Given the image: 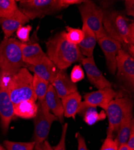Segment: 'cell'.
<instances>
[{
  "label": "cell",
  "mask_w": 134,
  "mask_h": 150,
  "mask_svg": "<svg viewBox=\"0 0 134 150\" xmlns=\"http://www.w3.org/2000/svg\"><path fill=\"white\" fill-rule=\"evenodd\" d=\"M51 85L61 99L77 91L76 83L72 82L64 70L58 69L55 78Z\"/></svg>",
  "instance_id": "obj_16"
},
{
  "label": "cell",
  "mask_w": 134,
  "mask_h": 150,
  "mask_svg": "<svg viewBox=\"0 0 134 150\" xmlns=\"http://www.w3.org/2000/svg\"><path fill=\"white\" fill-rule=\"evenodd\" d=\"M129 45H134V23L132 22L129 25L128 34Z\"/></svg>",
  "instance_id": "obj_34"
},
{
  "label": "cell",
  "mask_w": 134,
  "mask_h": 150,
  "mask_svg": "<svg viewBox=\"0 0 134 150\" xmlns=\"http://www.w3.org/2000/svg\"><path fill=\"white\" fill-rule=\"evenodd\" d=\"M27 69L37 76L52 84L57 75L58 69L48 57L41 63L36 65H28Z\"/></svg>",
  "instance_id": "obj_17"
},
{
  "label": "cell",
  "mask_w": 134,
  "mask_h": 150,
  "mask_svg": "<svg viewBox=\"0 0 134 150\" xmlns=\"http://www.w3.org/2000/svg\"><path fill=\"white\" fill-rule=\"evenodd\" d=\"M37 115L34 119V148L37 149L46 140L54 121L58 118L50 112L45 100L39 101Z\"/></svg>",
  "instance_id": "obj_8"
},
{
  "label": "cell",
  "mask_w": 134,
  "mask_h": 150,
  "mask_svg": "<svg viewBox=\"0 0 134 150\" xmlns=\"http://www.w3.org/2000/svg\"><path fill=\"white\" fill-rule=\"evenodd\" d=\"M38 112V105L31 100L22 101L14 105L15 115L22 118L30 119L35 118Z\"/></svg>",
  "instance_id": "obj_21"
},
{
  "label": "cell",
  "mask_w": 134,
  "mask_h": 150,
  "mask_svg": "<svg viewBox=\"0 0 134 150\" xmlns=\"http://www.w3.org/2000/svg\"><path fill=\"white\" fill-rule=\"evenodd\" d=\"M45 101L52 114L58 118L60 122L64 121V111L62 100L57 94L54 86L49 85L47 93L45 97Z\"/></svg>",
  "instance_id": "obj_18"
},
{
  "label": "cell",
  "mask_w": 134,
  "mask_h": 150,
  "mask_svg": "<svg viewBox=\"0 0 134 150\" xmlns=\"http://www.w3.org/2000/svg\"><path fill=\"white\" fill-rule=\"evenodd\" d=\"M118 150H130L129 147L127 146L126 144H123L120 145L118 148Z\"/></svg>",
  "instance_id": "obj_38"
},
{
  "label": "cell",
  "mask_w": 134,
  "mask_h": 150,
  "mask_svg": "<svg viewBox=\"0 0 134 150\" xmlns=\"http://www.w3.org/2000/svg\"><path fill=\"white\" fill-rule=\"evenodd\" d=\"M66 31H63L65 38L69 43L78 45L84 38V32L82 30L66 27Z\"/></svg>",
  "instance_id": "obj_26"
},
{
  "label": "cell",
  "mask_w": 134,
  "mask_h": 150,
  "mask_svg": "<svg viewBox=\"0 0 134 150\" xmlns=\"http://www.w3.org/2000/svg\"><path fill=\"white\" fill-rule=\"evenodd\" d=\"M103 10V26L106 34L120 42L126 51L129 45V19L121 11L109 8Z\"/></svg>",
  "instance_id": "obj_3"
},
{
  "label": "cell",
  "mask_w": 134,
  "mask_h": 150,
  "mask_svg": "<svg viewBox=\"0 0 134 150\" xmlns=\"http://www.w3.org/2000/svg\"><path fill=\"white\" fill-rule=\"evenodd\" d=\"M68 129V124L65 123L62 128V133L59 143L54 147H52L53 150H66V137Z\"/></svg>",
  "instance_id": "obj_30"
},
{
  "label": "cell",
  "mask_w": 134,
  "mask_h": 150,
  "mask_svg": "<svg viewBox=\"0 0 134 150\" xmlns=\"http://www.w3.org/2000/svg\"><path fill=\"white\" fill-rule=\"evenodd\" d=\"M126 14L128 16H134V1L133 0H126L125 1Z\"/></svg>",
  "instance_id": "obj_33"
},
{
  "label": "cell",
  "mask_w": 134,
  "mask_h": 150,
  "mask_svg": "<svg viewBox=\"0 0 134 150\" xmlns=\"http://www.w3.org/2000/svg\"><path fill=\"white\" fill-rule=\"evenodd\" d=\"M78 114H82L84 115V120L87 124L91 126L95 124L96 122L104 120L106 117V113L102 110L101 113H98L94 107H86V106H79Z\"/></svg>",
  "instance_id": "obj_23"
},
{
  "label": "cell",
  "mask_w": 134,
  "mask_h": 150,
  "mask_svg": "<svg viewBox=\"0 0 134 150\" xmlns=\"http://www.w3.org/2000/svg\"><path fill=\"white\" fill-rule=\"evenodd\" d=\"M4 150H6V149H4Z\"/></svg>",
  "instance_id": "obj_41"
},
{
  "label": "cell",
  "mask_w": 134,
  "mask_h": 150,
  "mask_svg": "<svg viewBox=\"0 0 134 150\" xmlns=\"http://www.w3.org/2000/svg\"><path fill=\"white\" fill-rule=\"evenodd\" d=\"M117 93L112 88H105L87 93L81 106L86 107L99 106L105 110L106 106L117 96Z\"/></svg>",
  "instance_id": "obj_11"
},
{
  "label": "cell",
  "mask_w": 134,
  "mask_h": 150,
  "mask_svg": "<svg viewBox=\"0 0 134 150\" xmlns=\"http://www.w3.org/2000/svg\"><path fill=\"white\" fill-rule=\"evenodd\" d=\"M46 45L48 57L59 70H65L73 63L84 58L79 46L66 40L63 31L53 36Z\"/></svg>",
  "instance_id": "obj_1"
},
{
  "label": "cell",
  "mask_w": 134,
  "mask_h": 150,
  "mask_svg": "<svg viewBox=\"0 0 134 150\" xmlns=\"http://www.w3.org/2000/svg\"><path fill=\"white\" fill-rule=\"evenodd\" d=\"M7 150H33L35 146V142H18L5 141L4 142Z\"/></svg>",
  "instance_id": "obj_27"
},
{
  "label": "cell",
  "mask_w": 134,
  "mask_h": 150,
  "mask_svg": "<svg viewBox=\"0 0 134 150\" xmlns=\"http://www.w3.org/2000/svg\"><path fill=\"white\" fill-rule=\"evenodd\" d=\"M70 79L75 83L82 81L84 78V72L79 65H75L72 69L70 74Z\"/></svg>",
  "instance_id": "obj_29"
},
{
  "label": "cell",
  "mask_w": 134,
  "mask_h": 150,
  "mask_svg": "<svg viewBox=\"0 0 134 150\" xmlns=\"http://www.w3.org/2000/svg\"><path fill=\"white\" fill-rule=\"evenodd\" d=\"M82 23L94 33L97 40L108 35L103 26V10L92 1H84L79 5Z\"/></svg>",
  "instance_id": "obj_7"
},
{
  "label": "cell",
  "mask_w": 134,
  "mask_h": 150,
  "mask_svg": "<svg viewBox=\"0 0 134 150\" xmlns=\"http://www.w3.org/2000/svg\"><path fill=\"white\" fill-rule=\"evenodd\" d=\"M81 99V96L78 91L62 98L65 117L75 119L82 102Z\"/></svg>",
  "instance_id": "obj_19"
},
{
  "label": "cell",
  "mask_w": 134,
  "mask_h": 150,
  "mask_svg": "<svg viewBox=\"0 0 134 150\" xmlns=\"http://www.w3.org/2000/svg\"><path fill=\"white\" fill-rule=\"evenodd\" d=\"M4 149H5L2 146H1V145H0V150H4Z\"/></svg>",
  "instance_id": "obj_40"
},
{
  "label": "cell",
  "mask_w": 134,
  "mask_h": 150,
  "mask_svg": "<svg viewBox=\"0 0 134 150\" xmlns=\"http://www.w3.org/2000/svg\"><path fill=\"white\" fill-rule=\"evenodd\" d=\"M21 42L15 38H7L0 44V70L7 75L13 74L23 67L21 49Z\"/></svg>",
  "instance_id": "obj_4"
},
{
  "label": "cell",
  "mask_w": 134,
  "mask_h": 150,
  "mask_svg": "<svg viewBox=\"0 0 134 150\" xmlns=\"http://www.w3.org/2000/svg\"><path fill=\"white\" fill-rule=\"evenodd\" d=\"M30 19L19 9L8 18L0 19V25L3 31L5 38H10L15 32L28 23Z\"/></svg>",
  "instance_id": "obj_15"
},
{
  "label": "cell",
  "mask_w": 134,
  "mask_h": 150,
  "mask_svg": "<svg viewBox=\"0 0 134 150\" xmlns=\"http://www.w3.org/2000/svg\"><path fill=\"white\" fill-rule=\"evenodd\" d=\"M21 49L22 60L26 66L40 64L48 58L38 43H21Z\"/></svg>",
  "instance_id": "obj_14"
},
{
  "label": "cell",
  "mask_w": 134,
  "mask_h": 150,
  "mask_svg": "<svg viewBox=\"0 0 134 150\" xmlns=\"http://www.w3.org/2000/svg\"><path fill=\"white\" fill-rule=\"evenodd\" d=\"M36 150H53V149L50 143L45 141Z\"/></svg>",
  "instance_id": "obj_37"
},
{
  "label": "cell",
  "mask_w": 134,
  "mask_h": 150,
  "mask_svg": "<svg viewBox=\"0 0 134 150\" xmlns=\"http://www.w3.org/2000/svg\"><path fill=\"white\" fill-rule=\"evenodd\" d=\"M132 103L130 99L117 97L109 102L105 110L108 119L107 137H111L117 133L125 118L132 113Z\"/></svg>",
  "instance_id": "obj_5"
},
{
  "label": "cell",
  "mask_w": 134,
  "mask_h": 150,
  "mask_svg": "<svg viewBox=\"0 0 134 150\" xmlns=\"http://www.w3.org/2000/svg\"><path fill=\"white\" fill-rule=\"evenodd\" d=\"M105 55L106 64L108 71L112 74L117 70V57L118 52L122 49L121 44L108 35L97 40Z\"/></svg>",
  "instance_id": "obj_10"
},
{
  "label": "cell",
  "mask_w": 134,
  "mask_h": 150,
  "mask_svg": "<svg viewBox=\"0 0 134 150\" xmlns=\"http://www.w3.org/2000/svg\"><path fill=\"white\" fill-rule=\"evenodd\" d=\"M118 146L114 140L111 137H106L104 142L101 150H118Z\"/></svg>",
  "instance_id": "obj_31"
},
{
  "label": "cell",
  "mask_w": 134,
  "mask_h": 150,
  "mask_svg": "<svg viewBox=\"0 0 134 150\" xmlns=\"http://www.w3.org/2000/svg\"><path fill=\"white\" fill-rule=\"evenodd\" d=\"M14 116V105L2 81L1 76L0 83V118L1 127L4 133L7 132Z\"/></svg>",
  "instance_id": "obj_12"
},
{
  "label": "cell",
  "mask_w": 134,
  "mask_h": 150,
  "mask_svg": "<svg viewBox=\"0 0 134 150\" xmlns=\"http://www.w3.org/2000/svg\"><path fill=\"white\" fill-rule=\"evenodd\" d=\"M76 138L78 141V150H89L87 145L85 141L84 137L80 134V133L77 132L75 134Z\"/></svg>",
  "instance_id": "obj_32"
},
{
  "label": "cell",
  "mask_w": 134,
  "mask_h": 150,
  "mask_svg": "<svg viewBox=\"0 0 134 150\" xmlns=\"http://www.w3.org/2000/svg\"><path fill=\"white\" fill-rule=\"evenodd\" d=\"M61 1L65 8L73 4H81L84 2L82 0H61Z\"/></svg>",
  "instance_id": "obj_36"
},
{
  "label": "cell",
  "mask_w": 134,
  "mask_h": 150,
  "mask_svg": "<svg viewBox=\"0 0 134 150\" xmlns=\"http://www.w3.org/2000/svg\"><path fill=\"white\" fill-rule=\"evenodd\" d=\"M65 8L61 0H21L19 9L30 20L51 15Z\"/></svg>",
  "instance_id": "obj_6"
},
{
  "label": "cell",
  "mask_w": 134,
  "mask_h": 150,
  "mask_svg": "<svg viewBox=\"0 0 134 150\" xmlns=\"http://www.w3.org/2000/svg\"><path fill=\"white\" fill-rule=\"evenodd\" d=\"M2 81L13 105L22 101L38 99L33 87V75L26 67H22L13 74L2 72Z\"/></svg>",
  "instance_id": "obj_2"
},
{
  "label": "cell",
  "mask_w": 134,
  "mask_h": 150,
  "mask_svg": "<svg viewBox=\"0 0 134 150\" xmlns=\"http://www.w3.org/2000/svg\"><path fill=\"white\" fill-rule=\"evenodd\" d=\"M2 76V71L0 70V83H1V79Z\"/></svg>",
  "instance_id": "obj_39"
},
{
  "label": "cell",
  "mask_w": 134,
  "mask_h": 150,
  "mask_svg": "<svg viewBox=\"0 0 134 150\" xmlns=\"http://www.w3.org/2000/svg\"><path fill=\"white\" fill-rule=\"evenodd\" d=\"M134 126V121L132 118V114L128 115L121 122L117 132V138L115 140L118 147L123 144H126L130 134L132 128Z\"/></svg>",
  "instance_id": "obj_22"
},
{
  "label": "cell",
  "mask_w": 134,
  "mask_h": 150,
  "mask_svg": "<svg viewBox=\"0 0 134 150\" xmlns=\"http://www.w3.org/2000/svg\"><path fill=\"white\" fill-rule=\"evenodd\" d=\"M117 77L132 89L134 86V59L121 49L117 57Z\"/></svg>",
  "instance_id": "obj_9"
},
{
  "label": "cell",
  "mask_w": 134,
  "mask_h": 150,
  "mask_svg": "<svg viewBox=\"0 0 134 150\" xmlns=\"http://www.w3.org/2000/svg\"><path fill=\"white\" fill-rule=\"evenodd\" d=\"M82 30L84 32V38L78 46L84 57H92L97 42L96 37L86 24L83 23Z\"/></svg>",
  "instance_id": "obj_20"
},
{
  "label": "cell",
  "mask_w": 134,
  "mask_h": 150,
  "mask_svg": "<svg viewBox=\"0 0 134 150\" xmlns=\"http://www.w3.org/2000/svg\"><path fill=\"white\" fill-rule=\"evenodd\" d=\"M82 66L90 83L99 90L111 88L112 85L97 67L93 56L84 58L81 61Z\"/></svg>",
  "instance_id": "obj_13"
},
{
  "label": "cell",
  "mask_w": 134,
  "mask_h": 150,
  "mask_svg": "<svg viewBox=\"0 0 134 150\" xmlns=\"http://www.w3.org/2000/svg\"><path fill=\"white\" fill-rule=\"evenodd\" d=\"M19 10L16 1L15 0H0V19L13 15Z\"/></svg>",
  "instance_id": "obj_25"
},
{
  "label": "cell",
  "mask_w": 134,
  "mask_h": 150,
  "mask_svg": "<svg viewBox=\"0 0 134 150\" xmlns=\"http://www.w3.org/2000/svg\"><path fill=\"white\" fill-rule=\"evenodd\" d=\"M126 145L130 150H134V126L132 128L131 133L126 142Z\"/></svg>",
  "instance_id": "obj_35"
},
{
  "label": "cell",
  "mask_w": 134,
  "mask_h": 150,
  "mask_svg": "<svg viewBox=\"0 0 134 150\" xmlns=\"http://www.w3.org/2000/svg\"><path fill=\"white\" fill-rule=\"evenodd\" d=\"M50 85V83L48 82L34 74L33 76V87L34 93L39 99V101H42L45 100Z\"/></svg>",
  "instance_id": "obj_24"
},
{
  "label": "cell",
  "mask_w": 134,
  "mask_h": 150,
  "mask_svg": "<svg viewBox=\"0 0 134 150\" xmlns=\"http://www.w3.org/2000/svg\"><path fill=\"white\" fill-rule=\"evenodd\" d=\"M32 30L31 25L22 26L16 31V35L21 43H25L30 39V33Z\"/></svg>",
  "instance_id": "obj_28"
}]
</instances>
